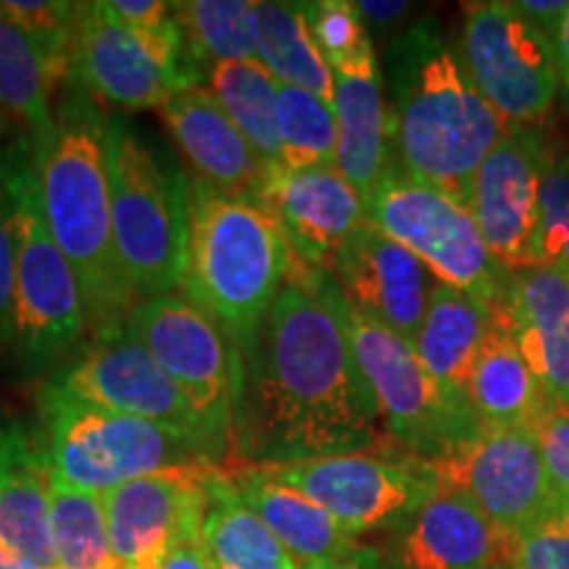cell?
<instances>
[{
    "mask_svg": "<svg viewBox=\"0 0 569 569\" xmlns=\"http://www.w3.org/2000/svg\"><path fill=\"white\" fill-rule=\"evenodd\" d=\"M382 417L327 290V269L293 261L243 353L232 451L240 465L372 451Z\"/></svg>",
    "mask_w": 569,
    "mask_h": 569,
    "instance_id": "cell-1",
    "label": "cell"
},
{
    "mask_svg": "<svg viewBox=\"0 0 569 569\" xmlns=\"http://www.w3.org/2000/svg\"><path fill=\"white\" fill-rule=\"evenodd\" d=\"M109 122L98 98L71 80L51 130L32 140L42 213L80 280L92 343L122 336L140 303L113 243Z\"/></svg>",
    "mask_w": 569,
    "mask_h": 569,
    "instance_id": "cell-2",
    "label": "cell"
},
{
    "mask_svg": "<svg viewBox=\"0 0 569 569\" xmlns=\"http://www.w3.org/2000/svg\"><path fill=\"white\" fill-rule=\"evenodd\" d=\"M382 77L393 163L467 203L475 172L507 127L469 80L443 27L427 17L398 32L386 51Z\"/></svg>",
    "mask_w": 569,
    "mask_h": 569,
    "instance_id": "cell-3",
    "label": "cell"
},
{
    "mask_svg": "<svg viewBox=\"0 0 569 569\" xmlns=\"http://www.w3.org/2000/svg\"><path fill=\"white\" fill-rule=\"evenodd\" d=\"M190 256L182 296L246 353L280 296L296 256L256 201L190 182Z\"/></svg>",
    "mask_w": 569,
    "mask_h": 569,
    "instance_id": "cell-4",
    "label": "cell"
},
{
    "mask_svg": "<svg viewBox=\"0 0 569 569\" xmlns=\"http://www.w3.org/2000/svg\"><path fill=\"white\" fill-rule=\"evenodd\" d=\"M111 227L138 301L182 288L190 256V184L124 119L109 122Z\"/></svg>",
    "mask_w": 569,
    "mask_h": 569,
    "instance_id": "cell-5",
    "label": "cell"
},
{
    "mask_svg": "<svg viewBox=\"0 0 569 569\" xmlns=\"http://www.w3.org/2000/svg\"><path fill=\"white\" fill-rule=\"evenodd\" d=\"M42 430L40 457L48 475L69 488L109 493L138 478L174 469H217L201 446L148 419L111 415L63 393L48 380L38 396Z\"/></svg>",
    "mask_w": 569,
    "mask_h": 569,
    "instance_id": "cell-6",
    "label": "cell"
},
{
    "mask_svg": "<svg viewBox=\"0 0 569 569\" xmlns=\"http://www.w3.org/2000/svg\"><path fill=\"white\" fill-rule=\"evenodd\" d=\"M327 290L377 398L382 427L398 446L407 448L409 457L438 459L478 436L482 425L469 401L451 396L432 380L411 340L353 311L330 274Z\"/></svg>",
    "mask_w": 569,
    "mask_h": 569,
    "instance_id": "cell-7",
    "label": "cell"
},
{
    "mask_svg": "<svg viewBox=\"0 0 569 569\" xmlns=\"http://www.w3.org/2000/svg\"><path fill=\"white\" fill-rule=\"evenodd\" d=\"M367 222L417 256L436 282L501 306L509 269L490 253L467 203L390 167L367 196Z\"/></svg>",
    "mask_w": 569,
    "mask_h": 569,
    "instance_id": "cell-8",
    "label": "cell"
},
{
    "mask_svg": "<svg viewBox=\"0 0 569 569\" xmlns=\"http://www.w3.org/2000/svg\"><path fill=\"white\" fill-rule=\"evenodd\" d=\"M124 332L140 340L156 365L172 377L206 438L227 459L243 396V353L230 336L182 293L140 301Z\"/></svg>",
    "mask_w": 569,
    "mask_h": 569,
    "instance_id": "cell-9",
    "label": "cell"
},
{
    "mask_svg": "<svg viewBox=\"0 0 569 569\" xmlns=\"http://www.w3.org/2000/svg\"><path fill=\"white\" fill-rule=\"evenodd\" d=\"M459 53L469 80L507 130L549 117L561 90L557 51L551 34L517 3H467Z\"/></svg>",
    "mask_w": 569,
    "mask_h": 569,
    "instance_id": "cell-10",
    "label": "cell"
},
{
    "mask_svg": "<svg viewBox=\"0 0 569 569\" xmlns=\"http://www.w3.org/2000/svg\"><path fill=\"white\" fill-rule=\"evenodd\" d=\"M84 332L90 330L80 280L48 230L32 153L19 182L13 348L38 367L74 348Z\"/></svg>",
    "mask_w": 569,
    "mask_h": 569,
    "instance_id": "cell-11",
    "label": "cell"
},
{
    "mask_svg": "<svg viewBox=\"0 0 569 569\" xmlns=\"http://www.w3.org/2000/svg\"><path fill=\"white\" fill-rule=\"evenodd\" d=\"M251 467L311 498L353 536L401 528L438 488L425 459L375 451Z\"/></svg>",
    "mask_w": 569,
    "mask_h": 569,
    "instance_id": "cell-12",
    "label": "cell"
},
{
    "mask_svg": "<svg viewBox=\"0 0 569 569\" xmlns=\"http://www.w3.org/2000/svg\"><path fill=\"white\" fill-rule=\"evenodd\" d=\"M427 467L438 488L459 490L507 536L561 507L530 430L482 427Z\"/></svg>",
    "mask_w": 569,
    "mask_h": 569,
    "instance_id": "cell-13",
    "label": "cell"
},
{
    "mask_svg": "<svg viewBox=\"0 0 569 569\" xmlns=\"http://www.w3.org/2000/svg\"><path fill=\"white\" fill-rule=\"evenodd\" d=\"M51 382L90 407L169 427L201 446L217 465L222 461L182 390L156 365L148 348L127 332L92 343Z\"/></svg>",
    "mask_w": 569,
    "mask_h": 569,
    "instance_id": "cell-14",
    "label": "cell"
},
{
    "mask_svg": "<svg viewBox=\"0 0 569 569\" xmlns=\"http://www.w3.org/2000/svg\"><path fill=\"white\" fill-rule=\"evenodd\" d=\"M217 469H174L103 493L109 538L122 569H161L182 543H201L209 480Z\"/></svg>",
    "mask_w": 569,
    "mask_h": 569,
    "instance_id": "cell-15",
    "label": "cell"
},
{
    "mask_svg": "<svg viewBox=\"0 0 569 569\" xmlns=\"http://www.w3.org/2000/svg\"><path fill=\"white\" fill-rule=\"evenodd\" d=\"M543 153L546 140L536 127L507 130L469 188L467 209L493 259L509 272L536 264Z\"/></svg>",
    "mask_w": 569,
    "mask_h": 569,
    "instance_id": "cell-16",
    "label": "cell"
},
{
    "mask_svg": "<svg viewBox=\"0 0 569 569\" xmlns=\"http://www.w3.org/2000/svg\"><path fill=\"white\" fill-rule=\"evenodd\" d=\"M327 274L353 311L415 343L436 284L415 253L367 224L332 253Z\"/></svg>",
    "mask_w": 569,
    "mask_h": 569,
    "instance_id": "cell-17",
    "label": "cell"
},
{
    "mask_svg": "<svg viewBox=\"0 0 569 569\" xmlns=\"http://www.w3.org/2000/svg\"><path fill=\"white\" fill-rule=\"evenodd\" d=\"M256 203L298 261L327 269L332 253L367 227V201L338 169H272Z\"/></svg>",
    "mask_w": 569,
    "mask_h": 569,
    "instance_id": "cell-18",
    "label": "cell"
},
{
    "mask_svg": "<svg viewBox=\"0 0 569 569\" xmlns=\"http://www.w3.org/2000/svg\"><path fill=\"white\" fill-rule=\"evenodd\" d=\"M69 77L119 111L161 109L177 92L142 42L103 3H84Z\"/></svg>",
    "mask_w": 569,
    "mask_h": 569,
    "instance_id": "cell-19",
    "label": "cell"
},
{
    "mask_svg": "<svg viewBox=\"0 0 569 569\" xmlns=\"http://www.w3.org/2000/svg\"><path fill=\"white\" fill-rule=\"evenodd\" d=\"M501 315L546 407L569 409V274L543 264L517 269L509 277Z\"/></svg>",
    "mask_w": 569,
    "mask_h": 569,
    "instance_id": "cell-20",
    "label": "cell"
},
{
    "mask_svg": "<svg viewBox=\"0 0 569 569\" xmlns=\"http://www.w3.org/2000/svg\"><path fill=\"white\" fill-rule=\"evenodd\" d=\"M161 113L196 180L243 201L259 198L267 180L264 163L209 90H177Z\"/></svg>",
    "mask_w": 569,
    "mask_h": 569,
    "instance_id": "cell-21",
    "label": "cell"
},
{
    "mask_svg": "<svg viewBox=\"0 0 569 569\" xmlns=\"http://www.w3.org/2000/svg\"><path fill=\"white\" fill-rule=\"evenodd\" d=\"M507 532L459 490L436 488L401 525L396 569H493L503 567Z\"/></svg>",
    "mask_w": 569,
    "mask_h": 569,
    "instance_id": "cell-22",
    "label": "cell"
},
{
    "mask_svg": "<svg viewBox=\"0 0 569 569\" xmlns=\"http://www.w3.org/2000/svg\"><path fill=\"white\" fill-rule=\"evenodd\" d=\"M336 71L338 161L336 169L361 196L372 193L393 167L386 77L375 48Z\"/></svg>",
    "mask_w": 569,
    "mask_h": 569,
    "instance_id": "cell-23",
    "label": "cell"
},
{
    "mask_svg": "<svg viewBox=\"0 0 569 569\" xmlns=\"http://www.w3.org/2000/svg\"><path fill=\"white\" fill-rule=\"evenodd\" d=\"M222 469L240 498L264 519L267 528L280 538V543L301 565H317V561L367 565V553L359 546V536L348 532L330 511H325L311 498L269 480L251 465Z\"/></svg>",
    "mask_w": 569,
    "mask_h": 569,
    "instance_id": "cell-24",
    "label": "cell"
},
{
    "mask_svg": "<svg viewBox=\"0 0 569 569\" xmlns=\"http://www.w3.org/2000/svg\"><path fill=\"white\" fill-rule=\"evenodd\" d=\"M467 401L482 427H517L532 430L549 411L528 361L519 353L501 306L482 340L478 359L467 380Z\"/></svg>",
    "mask_w": 569,
    "mask_h": 569,
    "instance_id": "cell-25",
    "label": "cell"
},
{
    "mask_svg": "<svg viewBox=\"0 0 569 569\" xmlns=\"http://www.w3.org/2000/svg\"><path fill=\"white\" fill-rule=\"evenodd\" d=\"M496 306L436 282L427 298L425 319L415 336V351L432 380L467 401V380L478 359Z\"/></svg>",
    "mask_w": 569,
    "mask_h": 569,
    "instance_id": "cell-26",
    "label": "cell"
},
{
    "mask_svg": "<svg viewBox=\"0 0 569 569\" xmlns=\"http://www.w3.org/2000/svg\"><path fill=\"white\" fill-rule=\"evenodd\" d=\"M201 549L211 569H303L264 519L240 498L224 469L209 480Z\"/></svg>",
    "mask_w": 569,
    "mask_h": 569,
    "instance_id": "cell-27",
    "label": "cell"
},
{
    "mask_svg": "<svg viewBox=\"0 0 569 569\" xmlns=\"http://www.w3.org/2000/svg\"><path fill=\"white\" fill-rule=\"evenodd\" d=\"M256 61L277 82L336 103V71L319 51L303 3H256Z\"/></svg>",
    "mask_w": 569,
    "mask_h": 569,
    "instance_id": "cell-28",
    "label": "cell"
},
{
    "mask_svg": "<svg viewBox=\"0 0 569 569\" xmlns=\"http://www.w3.org/2000/svg\"><path fill=\"white\" fill-rule=\"evenodd\" d=\"M63 77L69 74L51 53L0 13V106L27 127L30 140L51 130V96Z\"/></svg>",
    "mask_w": 569,
    "mask_h": 569,
    "instance_id": "cell-29",
    "label": "cell"
},
{
    "mask_svg": "<svg viewBox=\"0 0 569 569\" xmlns=\"http://www.w3.org/2000/svg\"><path fill=\"white\" fill-rule=\"evenodd\" d=\"M209 92L248 140L267 174L280 169L277 80L259 61H227L209 69Z\"/></svg>",
    "mask_w": 569,
    "mask_h": 569,
    "instance_id": "cell-30",
    "label": "cell"
},
{
    "mask_svg": "<svg viewBox=\"0 0 569 569\" xmlns=\"http://www.w3.org/2000/svg\"><path fill=\"white\" fill-rule=\"evenodd\" d=\"M0 549L40 569H59L51 525V475L34 453L0 490Z\"/></svg>",
    "mask_w": 569,
    "mask_h": 569,
    "instance_id": "cell-31",
    "label": "cell"
},
{
    "mask_svg": "<svg viewBox=\"0 0 569 569\" xmlns=\"http://www.w3.org/2000/svg\"><path fill=\"white\" fill-rule=\"evenodd\" d=\"M277 138H280L282 169H290V172L336 169V106L309 90L277 82Z\"/></svg>",
    "mask_w": 569,
    "mask_h": 569,
    "instance_id": "cell-32",
    "label": "cell"
},
{
    "mask_svg": "<svg viewBox=\"0 0 569 569\" xmlns=\"http://www.w3.org/2000/svg\"><path fill=\"white\" fill-rule=\"evenodd\" d=\"M51 525L59 569H122L109 538L103 496L51 478Z\"/></svg>",
    "mask_w": 569,
    "mask_h": 569,
    "instance_id": "cell-33",
    "label": "cell"
},
{
    "mask_svg": "<svg viewBox=\"0 0 569 569\" xmlns=\"http://www.w3.org/2000/svg\"><path fill=\"white\" fill-rule=\"evenodd\" d=\"M174 19L198 61H256L253 0H184L172 3Z\"/></svg>",
    "mask_w": 569,
    "mask_h": 569,
    "instance_id": "cell-34",
    "label": "cell"
},
{
    "mask_svg": "<svg viewBox=\"0 0 569 569\" xmlns=\"http://www.w3.org/2000/svg\"><path fill=\"white\" fill-rule=\"evenodd\" d=\"M32 159V140L17 138L0 151V348L13 346V293H17V211L19 182Z\"/></svg>",
    "mask_w": 569,
    "mask_h": 569,
    "instance_id": "cell-35",
    "label": "cell"
},
{
    "mask_svg": "<svg viewBox=\"0 0 569 569\" xmlns=\"http://www.w3.org/2000/svg\"><path fill=\"white\" fill-rule=\"evenodd\" d=\"M536 264L569 274V151L546 148L543 153Z\"/></svg>",
    "mask_w": 569,
    "mask_h": 569,
    "instance_id": "cell-36",
    "label": "cell"
},
{
    "mask_svg": "<svg viewBox=\"0 0 569 569\" xmlns=\"http://www.w3.org/2000/svg\"><path fill=\"white\" fill-rule=\"evenodd\" d=\"M84 3H53V0H3L0 13L27 30L51 53V59L71 74V51Z\"/></svg>",
    "mask_w": 569,
    "mask_h": 569,
    "instance_id": "cell-37",
    "label": "cell"
},
{
    "mask_svg": "<svg viewBox=\"0 0 569 569\" xmlns=\"http://www.w3.org/2000/svg\"><path fill=\"white\" fill-rule=\"evenodd\" d=\"M309 30L315 34L319 51L332 69L359 59L361 53L372 51V34H369L359 6L351 0H322V3H303Z\"/></svg>",
    "mask_w": 569,
    "mask_h": 569,
    "instance_id": "cell-38",
    "label": "cell"
},
{
    "mask_svg": "<svg viewBox=\"0 0 569 569\" xmlns=\"http://www.w3.org/2000/svg\"><path fill=\"white\" fill-rule=\"evenodd\" d=\"M503 567L509 569H569V503L530 528L507 538Z\"/></svg>",
    "mask_w": 569,
    "mask_h": 569,
    "instance_id": "cell-39",
    "label": "cell"
},
{
    "mask_svg": "<svg viewBox=\"0 0 569 569\" xmlns=\"http://www.w3.org/2000/svg\"><path fill=\"white\" fill-rule=\"evenodd\" d=\"M530 432L536 438L553 493L561 503H569V409L546 411Z\"/></svg>",
    "mask_w": 569,
    "mask_h": 569,
    "instance_id": "cell-40",
    "label": "cell"
},
{
    "mask_svg": "<svg viewBox=\"0 0 569 569\" xmlns=\"http://www.w3.org/2000/svg\"><path fill=\"white\" fill-rule=\"evenodd\" d=\"M359 13L365 19L369 34L388 32L411 11V3L407 0H359Z\"/></svg>",
    "mask_w": 569,
    "mask_h": 569,
    "instance_id": "cell-41",
    "label": "cell"
},
{
    "mask_svg": "<svg viewBox=\"0 0 569 569\" xmlns=\"http://www.w3.org/2000/svg\"><path fill=\"white\" fill-rule=\"evenodd\" d=\"M34 453L38 451H32L27 438L21 436L19 430L0 425V490H3L6 482L11 480V475L17 472L24 461H30Z\"/></svg>",
    "mask_w": 569,
    "mask_h": 569,
    "instance_id": "cell-42",
    "label": "cell"
},
{
    "mask_svg": "<svg viewBox=\"0 0 569 569\" xmlns=\"http://www.w3.org/2000/svg\"><path fill=\"white\" fill-rule=\"evenodd\" d=\"M517 9L528 17L540 30L553 34L559 21L569 11V0H517Z\"/></svg>",
    "mask_w": 569,
    "mask_h": 569,
    "instance_id": "cell-43",
    "label": "cell"
},
{
    "mask_svg": "<svg viewBox=\"0 0 569 569\" xmlns=\"http://www.w3.org/2000/svg\"><path fill=\"white\" fill-rule=\"evenodd\" d=\"M161 569H211L201 543H182L161 561Z\"/></svg>",
    "mask_w": 569,
    "mask_h": 569,
    "instance_id": "cell-44",
    "label": "cell"
},
{
    "mask_svg": "<svg viewBox=\"0 0 569 569\" xmlns=\"http://www.w3.org/2000/svg\"><path fill=\"white\" fill-rule=\"evenodd\" d=\"M551 40H553V51H557L561 88L569 90V11L565 13V19L559 21L557 30H553Z\"/></svg>",
    "mask_w": 569,
    "mask_h": 569,
    "instance_id": "cell-45",
    "label": "cell"
},
{
    "mask_svg": "<svg viewBox=\"0 0 569 569\" xmlns=\"http://www.w3.org/2000/svg\"><path fill=\"white\" fill-rule=\"evenodd\" d=\"M0 569H40V567L32 565V561H27L24 557H19V553L0 549Z\"/></svg>",
    "mask_w": 569,
    "mask_h": 569,
    "instance_id": "cell-46",
    "label": "cell"
},
{
    "mask_svg": "<svg viewBox=\"0 0 569 569\" xmlns=\"http://www.w3.org/2000/svg\"><path fill=\"white\" fill-rule=\"evenodd\" d=\"M303 569H365V565H351V561H317V565H303Z\"/></svg>",
    "mask_w": 569,
    "mask_h": 569,
    "instance_id": "cell-47",
    "label": "cell"
},
{
    "mask_svg": "<svg viewBox=\"0 0 569 569\" xmlns=\"http://www.w3.org/2000/svg\"><path fill=\"white\" fill-rule=\"evenodd\" d=\"M6 130H9V111H6L3 106H0V138H3Z\"/></svg>",
    "mask_w": 569,
    "mask_h": 569,
    "instance_id": "cell-48",
    "label": "cell"
},
{
    "mask_svg": "<svg viewBox=\"0 0 569 569\" xmlns=\"http://www.w3.org/2000/svg\"><path fill=\"white\" fill-rule=\"evenodd\" d=\"M493 569H509V567H493Z\"/></svg>",
    "mask_w": 569,
    "mask_h": 569,
    "instance_id": "cell-49",
    "label": "cell"
}]
</instances>
